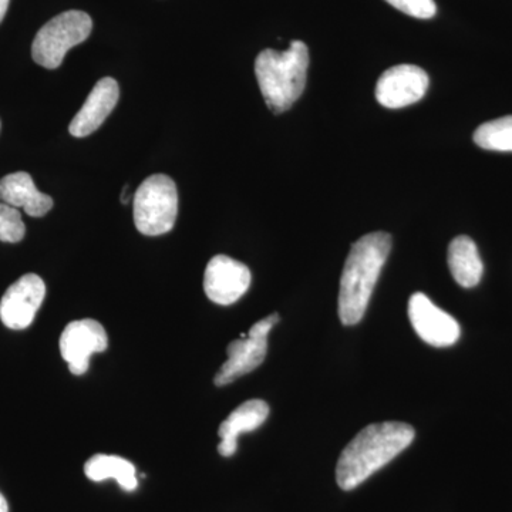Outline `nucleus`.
<instances>
[{"mask_svg": "<svg viewBox=\"0 0 512 512\" xmlns=\"http://www.w3.org/2000/svg\"><path fill=\"white\" fill-rule=\"evenodd\" d=\"M0 512H9L8 501H6L2 493H0Z\"/></svg>", "mask_w": 512, "mask_h": 512, "instance_id": "nucleus-21", "label": "nucleus"}, {"mask_svg": "<svg viewBox=\"0 0 512 512\" xmlns=\"http://www.w3.org/2000/svg\"><path fill=\"white\" fill-rule=\"evenodd\" d=\"M134 224L147 237L167 234L178 215V191L173 178L154 174L146 178L134 195Z\"/></svg>", "mask_w": 512, "mask_h": 512, "instance_id": "nucleus-4", "label": "nucleus"}, {"mask_svg": "<svg viewBox=\"0 0 512 512\" xmlns=\"http://www.w3.org/2000/svg\"><path fill=\"white\" fill-rule=\"evenodd\" d=\"M429 76L414 64L390 67L376 84V99L387 109H403L423 99Z\"/></svg>", "mask_w": 512, "mask_h": 512, "instance_id": "nucleus-10", "label": "nucleus"}, {"mask_svg": "<svg viewBox=\"0 0 512 512\" xmlns=\"http://www.w3.org/2000/svg\"><path fill=\"white\" fill-rule=\"evenodd\" d=\"M409 319L419 338L434 348H448L460 339V325L453 316L416 292L410 296Z\"/></svg>", "mask_w": 512, "mask_h": 512, "instance_id": "nucleus-8", "label": "nucleus"}, {"mask_svg": "<svg viewBox=\"0 0 512 512\" xmlns=\"http://www.w3.org/2000/svg\"><path fill=\"white\" fill-rule=\"evenodd\" d=\"M119 83L111 77H104L93 87L84 101L82 109L74 116L69 131L73 137H87L93 134L110 116L119 101Z\"/></svg>", "mask_w": 512, "mask_h": 512, "instance_id": "nucleus-12", "label": "nucleus"}, {"mask_svg": "<svg viewBox=\"0 0 512 512\" xmlns=\"http://www.w3.org/2000/svg\"><path fill=\"white\" fill-rule=\"evenodd\" d=\"M392 244V235L372 232L352 245L340 278L338 309L343 325H356L365 316Z\"/></svg>", "mask_w": 512, "mask_h": 512, "instance_id": "nucleus-2", "label": "nucleus"}, {"mask_svg": "<svg viewBox=\"0 0 512 512\" xmlns=\"http://www.w3.org/2000/svg\"><path fill=\"white\" fill-rule=\"evenodd\" d=\"M84 474L94 483L113 478L126 491H134L138 487L137 470L126 458L96 454L84 464Z\"/></svg>", "mask_w": 512, "mask_h": 512, "instance_id": "nucleus-16", "label": "nucleus"}, {"mask_svg": "<svg viewBox=\"0 0 512 512\" xmlns=\"http://www.w3.org/2000/svg\"><path fill=\"white\" fill-rule=\"evenodd\" d=\"M474 143L484 150L512 153V116L481 124L474 133Z\"/></svg>", "mask_w": 512, "mask_h": 512, "instance_id": "nucleus-17", "label": "nucleus"}, {"mask_svg": "<svg viewBox=\"0 0 512 512\" xmlns=\"http://www.w3.org/2000/svg\"><path fill=\"white\" fill-rule=\"evenodd\" d=\"M309 50L301 40H293L285 52L266 49L255 60V74L268 109L285 113L302 96L308 77Z\"/></svg>", "mask_w": 512, "mask_h": 512, "instance_id": "nucleus-3", "label": "nucleus"}, {"mask_svg": "<svg viewBox=\"0 0 512 512\" xmlns=\"http://www.w3.org/2000/svg\"><path fill=\"white\" fill-rule=\"evenodd\" d=\"M93 20L82 10H67L49 20L37 32L32 45L33 60L45 69H57L70 49L92 35Z\"/></svg>", "mask_w": 512, "mask_h": 512, "instance_id": "nucleus-5", "label": "nucleus"}, {"mask_svg": "<svg viewBox=\"0 0 512 512\" xmlns=\"http://www.w3.org/2000/svg\"><path fill=\"white\" fill-rule=\"evenodd\" d=\"M448 268L454 281L463 288H474L483 278L484 265L476 242L466 235L454 238L448 247Z\"/></svg>", "mask_w": 512, "mask_h": 512, "instance_id": "nucleus-15", "label": "nucleus"}, {"mask_svg": "<svg viewBox=\"0 0 512 512\" xmlns=\"http://www.w3.org/2000/svg\"><path fill=\"white\" fill-rule=\"evenodd\" d=\"M269 416V406L264 400L254 399L242 403L227 419L222 421L218 436L221 443L218 453L222 457H232L238 450V437L251 433L265 423Z\"/></svg>", "mask_w": 512, "mask_h": 512, "instance_id": "nucleus-13", "label": "nucleus"}, {"mask_svg": "<svg viewBox=\"0 0 512 512\" xmlns=\"http://www.w3.org/2000/svg\"><path fill=\"white\" fill-rule=\"evenodd\" d=\"M414 437L416 431L402 421H384L365 427L340 454L336 466L339 487L343 491L355 490L406 450Z\"/></svg>", "mask_w": 512, "mask_h": 512, "instance_id": "nucleus-1", "label": "nucleus"}, {"mask_svg": "<svg viewBox=\"0 0 512 512\" xmlns=\"http://www.w3.org/2000/svg\"><path fill=\"white\" fill-rule=\"evenodd\" d=\"M0 201L15 208H23L30 217H43L53 208L49 195L37 190L30 174L13 173L0 180Z\"/></svg>", "mask_w": 512, "mask_h": 512, "instance_id": "nucleus-14", "label": "nucleus"}, {"mask_svg": "<svg viewBox=\"0 0 512 512\" xmlns=\"http://www.w3.org/2000/svg\"><path fill=\"white\" fill-rule=\"evenodd\" d=\"M279 322L278 313L266 316L256 322L247 335L229 343L228 360L214 377L215 386L222 387L235 382L239 377L254 372L256 367L264 363L268 352V335Z\"/></svg>", "mask_w": 512, "mask_h": 512, "instance_id": "nucleus-6", "label": "nucleus"}, {"mask_svg": "<svg viewBox=\"0 0 512 512\" xmlns=\"http://www.w3.org/2000/svg\"><path fill=\"white\" fill-rule=\"evenodd\" d=\"M26 227L18 208L0 201V241L16 244L25 238Z\"/></svg>", "mask_w": 512, "mask_h": 512, "instance_id": "nucleus-18", "label": "nucleus"}, {"mask_svg": "<svg viewBox=\"0 0 512 512\" xmlns=\"http://www.w3.org/2000/svg\"><path fill=\"white\" fill-rule=\"evenodd\" d=\"M387 3L417 19H430L436 15L437 8L434 0H386Z\"/></svg>", "mask_w": 512, "mask_h": 512, "instance_id": "nucleus-19", "label": "nucleus"}, {"mask_svg": "<svg viewBox=\"0 0 512 512\" xmlns=\"http://www.w3.org/2000/svg\"><path fill=\"white\" fill-rule=\"evenodd\" d=\"M251 281L252 275L247 265L227 255H217L205 269L204 291L210 301L229 306L248 292Z\"/></svg>", "mask_w": 512, "mask_h": 512, "instance_id": "nucleus-11", "label": "nucleus"}, {"mask_svg": "<svg viewBox=\"0 0 512 512\" xmlns=\"http://www.w3.org/2000/svg\"><path fill=\"white\" fill-rule=\"evenodd\" d=\"M109 346L106 329L94 319L74 320L60 336V353L74 376L89 370L90 357Z\"/></svg>", "mask_w": 512, "mask_h": 512, "instance_id": "nucleus-7", "label": "nucleus"}, {"mask_svg": "<svg viewBox=\"0 0 512 512\" xmlns=\"http://www.w3.org/2000/svg\"><path fill=\"white\" fill-rule=\"evenodd\" d=\"M10 0H0V23L5 19L6 13H8Z\"/></svg>", "mask_w": 512, "mask_h": 512, "instance_id": "nucleus-20", "label": "nucleus"}, {"mask_svg": "<svg viewBox=\"0 0 512 512\" xmlns=\"http://www.w3.org/2000/svg\"><path fill=\"white\" fill-rule=\"evenodd\" d=\"M45 296L46 285L39 275H23L9 286L0 301V320L3 325L13 330L29 328Z\"/></svg>", "mask_w": 512, "mask_h": 512, "instance_id": "nucleus-9", "label": "nucleus"}]
</instances>
